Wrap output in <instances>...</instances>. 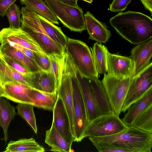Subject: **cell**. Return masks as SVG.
Segmentation results:
<instances>
[{
	"mask_svg": "<svg viewBox=\"0 0 152 152\" xmlns=\"http://www.w3.org/2000/svg\"><path fill=\"white\" fill-rule=\"evenodd\" d=\"M88 139L98 151L102 152H151L152 133L133 126L112 135Z\"/></svg>",
	"mask_w": 152,
	"mask_h": 152,
	"instance_id": "6da1fadb",
	"label": "cell"
},
{
	"mask_svg": "<svg viewBox=\"0 0 152 152\" xmlns=\"http://www.w3.org/2000/svg\"><path fill=\"white\" fill-rule=\"evenodd\" d=\"M109 23L118 34L134 45L152 39V19L141 12L130 10L119 12L110 19Z\"/></svg>",
	"mask_w": 152,
	"mask_h": 152,
	"instance_id": "7a4b0ae2",
	"label": "cell"
},
{
	"mask_svg": "<svg viewBox=\"0 0 152 152\" xmlns=\"http://www.w3.org/2000/svg\"><path fill=\"white\" fill-rule=\"evenodd\" d=\"M20 11L22 15L21 28L48 56H63L65 53V50L49 37L43 27L37 13L26 6L22 7Z\"/></svg>",
	"mask_w": 152,
	"mask_h": 152,
	"instance_id": "3957f363",
	"label": "cell"
},
{
	"mask_svg": "<svg viewBox=\"0 0 152 152\" xmlns=\"http://www.w3.org/2000/svg\"><path fill=\"white\" fill-rule=\"evenodd\" d=\"M65 49L82 77L88 79L98 78L99 74L96 68L91 52L85 42L68 38Z\"/></svg>",
	"mask_w": 152,
	"mask_h": 152,
	"instance_id": "277c9868",
	"label": "cell"
},
{
	"mask_svg": "<svg viewBox=\"0 0 152 152\" xmlns=\"http://www.w3.org/2000/svg\"><path fill=\"white\" fill-rule=\"evenodd\" d=\"M73 97L74 141L80 142L84 138V133L90 122L78 78V71L72 61L69 62Z\"/></svg>",
	"mask_w": 152,
	"mask_h": 152,
	"instance_id": "5b68a950",
	"label": "cell"
},
{
	"mask_svg": "<svg viewBox=\"0 0 152 152\" xmlns=\"http://www.w3.org/2000/svg\"><path fill=\"white\" fill-rule=\"evenodd\" d=\"M63 25L71 31L81 33L86 29L82 9L57 0H44Z\"/></svg>",
	"mask_w": 152,
	"mask_h": 152,
	"instance_id": "8992f818",
	"label": "cell"
},
{
	"mask_svg": "<svg viewBox=\"0 0 152 152\" xmlns=\"http://www.w3.org/2000/svg\"><path fill=\"white\" fill-rule=\"evenodd\" d=\"M132 77L119 78L107 74L102 80L113 113L119 116Z\"/></svg>",
	"mask_w": 152,
	"mask_h": 152,
	"instance_id": "52a82bcc",
	"label": "cell"
},
{
	"mask_svg": "<svg viewBox=\"0 0 152 152\" xmlns=\"http://www.w3.org/2000/svg\"><path fill=\"white\" fill-rule=\"evenodd\" d=\"M128 127L119 116L113 113L101 115L90 121L84 137L110 135L123 131Z\"/></svg>",
	"mask_w": 152,
	"mask_h": 152,
	"instance_id": "ba28073f",
	"label": "cell"
},
{
	"mask_svg": "<svg viewBox=\"0 0 152 152\" xmlns=\"http://www.w3.org/2000/svg\"><path fill=\"white\" fill-rule=\"evenodd\" d=\"M152 87V62L136 75L132 77L121 112L125 113L134 103Z\"/></svg>",
	"mask_w": 152,
	"mask_h": 152,
	"instance_id": "9c48e42d",
	"label": "cell"
},
{
	"mask_svg": "<svg viewBox=\"0 0 152 152\" xmlns=\"http://www.w3.org/2000/svg\"><path fill=\"white\" fill-rule=\"evenodd\" d=\"M106 60L107 74L119 78L133 77L134 63L129 57L113 54L107 50Z\"/></svg>",
	"mask_w": 152,
	"mask_h": 152,
	"instance_id": "30bf717a",
	"label": "cell"
},
{
	"mask_svg": "<svg viewBox=\"0 0 152 152\" xmlns=\"http://www.w3.org/2000/svg\"><path fill=\"white\" fill-rule=\"evenodd\" d=\"M10 42L28 48L33 51L45 53L37 43L20 27H7L0 31L1 44Z\"/></svg>",
	"mask_w": 152,
	"mask_h": 152,
	"instance_id": "8fae6325",
	"label": "cell"
},
{
	"mask_svg": "<svg viewBox=\"0 0 152 152\" xmlns=\"http://www.w3.org/2000/svg\"><path fill=\"white\" fill-rule=\"evenodd\" d=\"M52 111L53 119L52 125L72 146L74 138L69 118L62 101L58 96Z\"/></svg>",
	"mask_w": 152,
	"mask_h": 152,
	"instance_id": "7c38bea8",
	"label": "cell"
},
{
	"mask_svg": "<svg viewBox=\"0 0 152 152\" xmlns=\"http://www.w3.org/2000/svg\"><path fill=\"white\" fill-rule=\"evenodd\" d=\"M86 29L89 34V39L101 44L106 43L111 36L110 30L106 25L99 21L89 12L84 15Z\"/></svg>",
	"mask_w": 152,
	"mask_h": 152,
	"instance_id": "4fadbf2b",
	"label": "cell"
},
{
	"mask_svg": "<svg viewBox=\"0 0 152 152\" xmlns=\"http://www.w3.org/2000/svg\"><path fill=\"white\" fill-rule=\"evenodd\" d=\"M152 39L137 45L132 49L129 57L133 61V76L136 75L152 62Z\"/></svg>",
	"mask_w": 152,
	"mask_h": 152,
	"instance_id": "5bb4252c",
	"label": "cell"
},
{
	"mask_svg": "<svg viewBox=\"0 0 152 152\" xmlns=\"http://www.w3.org/2000/svg\"><path fill=\"white\" fill-rule=\"evenodd\" d=\"M3 87L2 97L16 103L31 104L29 94L33 88L16 81L7 82Z\"/></svg>",
	"mask_w": 152,
	"mask_h": 152,
	"instance_id": "9a60e30c",
	"label": "cell"
},
{
	"mask_svg": "<svg viewBox=\"0 0 152 152\" xmlns=\"http://www.w3.org/2000/svg\"><path fill=\"white\" fill-rule=\"evenodd\" d=\"M88 80L92 89L98 117L113 113L102 80L98 78Z\"/></svg>",
	"mask_w": 152,
	"mask_h": 152,
	"instance_id": "2e32d148",
	"label": "cell"
},
{
	"mask_svg": "<svg viewBox=\"0 0 152 152\" xmlns=\"http://www.w3.org/2000/svg\"><path fill=\"white\" fill-rule=\"evenodd\" d=\"M31 73L26 75L17 71L5 62L0 53V84L3 86L7 82L16 81L34 89Z\"/></svg>",
	"mask_w": 152,
	"mask_h": 152,
	"instance_id": "e0dca14e",
	"label": "cell"
},
{
	"mask_svg": "<svg viewBox=\"0 0 152 152\" xmlns=\"http://www.w3.org/2000/svg\"><path fill=\"white\" fill-rule=\"evenodd\" d=\"M151 104L152 87L128 108L127 112L121 119L122 120L127 126H132L134 121L137 116Z\"/></svg>",
	"mask_w": 152,
	"mask_h": 152,
	"instance_id": "ac0fdd59",
	"label": "cell"
},
{
	"mask_svg": "<svg viewBox=\"0 0 152 152\" xmlns=\"http://www.w3.org/2000/svg\"><path fill=\"white\" fill-rule=\"evenodd\" d=\"M0 53L1 55L7 56L18 61L31 72L42 70L34 60L7 42L1 44Z\"/></svg>",
	"mask_w": 152,
	"mask_h": 152,
	"instance_id": "d6986e66",
	"label": "cell"
},
{
	"mask_svg": "<svg viewBox=\"0 0 152 152\" xmlns=\"http://www.w3.org/2000/svg\"><path fill=\"white\" fill-rule=\"evenodd\" d=\"M30 77L34 89L48 93L57 92L56 80L51 72L41 70L32 72Z\"/></svg>",
	"mask_w": 152,
	"mask_h": 152,
	"instance_id": "ffe728a7",
	"label": "cell"
},
{
	"mask_svg": "<svg viewBox=\"0 0 152 152\" xmlns=\"http://www.w3.org/2000/svg\"><path fill=\"white\" fill-rule=\"evenodd\" d=\"M77 75L82 96L90 121L98 117L92 89L88 79L82 77L78 71Z\"/></svg>",
	"mask_w": 152,
	"mask_h": 152,
	"instance_id": "44dd1931",
	"label": "cell"
},
{
	"mask_svg": "<svg viewBox=\"0 0 152 152\" xmlns=\"http://www.w3.org/2000/svg\"><path fill=\"white\" fill-rule=\"evenodd\" d=\"M57 92L48 93L32 88L29 94L31 104L34 107L53 110L58 98Z\"/></svg>",
	"mask_w": 152,
	"mask_h": 152,
	"instance_id": "7402d4cb",
	"label": "cell"
},
{
	"mask_svg": "<svg viewBox=\"0 0 152 152\" xmlns=\"http://www.w3.org/2000/svg\"><path fill=\"white\" fill-rule=\"evenodd\" d=\"M44 148L33 138H22L16 141H10L4 152H43Z\"/></svg>",
	"mask_w": 152,
	"mask_h": 152,
	"instance_id": "603a6c76",
	"label": "cell"
},
{
	"mask_svg": "<svg viewBox=\"0 0 152 152\" xmlns=\"http://www.w3.org/2000/svg\"><path fill=\"white\" fill-rule=\"evenodd\" d=\"M45 142L51 147V151L59 152L71 151L72 146L52 125L46 131Z\"/></svg>",
	"mask_w": 152,
	"mask_h": 152,
	"instance_id": "cb8c5ba5",
	"label": "cell"
},
{
	"mask_svg": "<svg viewBox=\"0 0 152 152\" xmlns=\"http://www.w3.org/2000/svg\"><path fill=\"white\" fill-rule=\"evenodd\" d=\"M16 113L14 106L4 98H0V126L2 128L4 137L1 140L6 143L8 139V129Z\"/></svg>",
	"mask_w": 152,
	"mask_h": 152,
	"instance_id": "d4e9b609",
	"label": "cell"
},
{
	"mask_svg": "<svg viewBox=\"0 0 152 152\" xmlns=\"http://www.w3.org/2000/svg\"><path fill=\"white\" fill-rule=\"evenodd\" d=\"M20 3L24 5L40 16L54 24H59L58 19L48 5L43 0H19Z\"/></svg>",
	"mask_w": 152,
	"mask_h": 152,
	"instance_id": "484cf974",
	"label": "cell"
},
{
	"mask_svg": "<svg viewBox=\"0 0 152 152\" xmlns=\"http://www.w3.org/2000/svg\"><path fill=\"white\" fill-rule=\"evenodd\" d=\"M37 14L43 27L49 37L65 49L68 38L63 33L61 28Z\"/></svg>",
	"mask_w": 152,
	"mask_h": 152,
	"instance_id": "4316f807",
	"label": "cell"
},
{
	"mask_svg": "<svg viewBox=\"0 0 152 152\" xmlns=\"http://www.w3.org/2000/svg\"><path fill=\"white\" fill-rule=\"evenodd\" d=\"M94 61L98 74H107L106 54L107 48L104 45L97 42L91 48Z\"/></svg>",
	"mask_w": 152,
	"mask_h": 152,
	"instance_id": "83f0119b",
	"label": "cell"
},
{
	"mask_svg": "<svg viewBox=\"0 0 152 152\" xmlns=\"http://www.w3.org/2000/svg\"><path fill=\"white\" fill-rule=\"evenodd\" d=\"M132 126L144 131L152 133V104L137 116Z\"/></svg>",
	"mask_w": 152,
	"mask_h": 152,
	"instance_id": "f1b7e54d",
	"label": "cell"
},
{
	"mask_svg": "<svg viewBox=\"0 0 152 152\" xmlns=\"http://www.w3.org/2000/svg\"><path fill=\"white\" fill-rule=\"evenodd\" d=\"M34 107L30 104L19 103L17 106L16 108L18 114L26 120L37 134V130Z\"/></svg>",
	"mask_w": 152,
	"mask_h": 152,
	"instance_id": "f546056e",
	"label": "cell"
},
{
	"mask_svg": "<svg viewBox=\"0 0 152 152\" xmlns=\"http://www.w3.org/2000/svg\"><path fill=\"white\" fill-rule=\"evenodd\" d=\"M21 14L19 7L15 3L12 4L8 9L5 15L7 18L10 28H19L20 27L21 23Z\"/></svg>",
	"mask_w": 152,
	"mask_h": 152,
	"instance_id": "4dcf8cb0",
	"label": "cell"
},
{
	"mask_svg": "<svg viewBox=\"0 0 152 152\" xmlns=\"http://www.w3.org/2000/svg\"><path fill=\"white\" fill-rule=\"evenodd\" d=\"M50 61V71L54 75L58 87L61 76V63L63 56H48Z\"/></svg>",
	"mask_w": 152,
	"mask_h": 152,
	"instance_id": "1f68e13d",
	"label": "cell"
},
{
	"mask_svg": "<svg viewBox=\"0 0 152 152\" xmlns=\"http://www.w3.org/2000/svg\"><path fill=\"white\" fill-rule=\"evenodd\" d=\"M34 61L43 71L50 72V61L48 56L45 53L34 52Z\"/></svg>",
	"mask_w": 152,
	"mask_h": 152,
	"instance_id": "d6a6232c",
	"label": "cell"
},
{
	"mask_svg": "<svg viewBox=\"0 0 152 152\" xmlns=\"http://www.w3.org/2000/svg\"><path fill=\"white\" fill-rule=\"evenodd\" d=\"M1 55L5 62L17 71L26 75L32 73L23 65L15 59L6 55Z\"/></svg>",
	"mask_w": 152,
	"mask_h": 152,
	"instance_id": "836d02e7",
	"label": "cell"
},
{
	"mask_svg": "<svg viewBox=\"0 0 152 152\" xmlns=\"http://www.w3.org/2000/svg\"><path fill=\"white\" fill-rule=\"evenodd\" d=\"M131 0H113L110 4V10L112 12H121L125 10Z\"/></svg>",
	"mask_w": 152,
	"mask_h": 152,
	"instance_id": "e575fe53",
	"label": "cell"
},
{
	"mask_svg": "<svg viewBox=\"0 0 152 152\" xmlns=\"http://www.w3.org/2000/svg\"><path fill=\"white\" fill-rule=\"evenodd\" d=\"M7 42L12 46L19 50L27 56L34 61V51L12 42Z\"/></svg>",
	"mask_w": 152,
	"mask_h": 152,
	"instance_id": "d590c367",
	"label": "cell"
},
{
	"mask_svg": "<svg viewBox=\"0 0 152 152\" xmlns=\"http://www.w3.org/2000/svg\"><path fill=\"white\" fill-rule=\"evenodd\" d=\"M17 0H0V15L3 17L10 6Z\"/></svg>",
	"mask_w": 152,
	"mask_h": 152,
	"instance_id": "8d00e7d4",
	"label": "cell"
},
{
	"mask_svg": "<svg viewBox=\"0 0 152 152\" xmlns=\"http://www.w3.org/2000/svg\"><path fill=\"white\" fill-rule=\"evenodd\" d=\"M141 1L145 8L152 14V0H141Z\"/></svg>",
	"mask_w": 152,
	"mask_h": 152,
	"instance_id": "74e56055",
	"label": "cell"
},
{
	"mask_svg": "<svg viewBox=\"0 0 152 152\" xmlns=\"http://www.w3.org/2000/svg\"><path fill=\"white\" fill-rule=\"evenodd\" d=\"M64 3L76 7H78L77 0H57Z\"/></svg>",
	"mask_w": 152,
	"mask_h": 152,
	"instance_id": "f35d334b",
	"label": "cell"
},
{
	"mask_svg": "<svg viewBox=\"0 0 152 152\" xmlns=\"http://www.w3.org/2000/svg\"><path fill=\"white\" fill-rule=\"evenodd\" d=\"M3 92V86L0 84V98L2 97V95Z\"/></svg>",
	"mask_w": 152,
	"mask_h": 152,
	"instance_id": "ab89813d",
	"label": "cell"
},
{
	"mask_svg": "<svg viewBox=\"0 0 152 152\" xmlns=\"http://www.w3.org/2000/svg\"><path fill=\"white\" fill-rule=\"evenodd\" d=\"M78 1V0H77ZM85 1L91 4L93 2V0H82Z\"/></svg>",
	"mask_w": 152,
	"mask_h": 152,
	"instance_id": "60d3db41",
	"label": "cell"
},
{
	"mask_svg": "<svg viewBox=\"0 0 152 152\" xmlns=\"http://www.w3.org/2000/svg\"></svg>",
	"mask_w": 152,
	"mask_h": 152,
	"instance_id": "b9f144b4",
	"label": "cell"
}]
</instances>
